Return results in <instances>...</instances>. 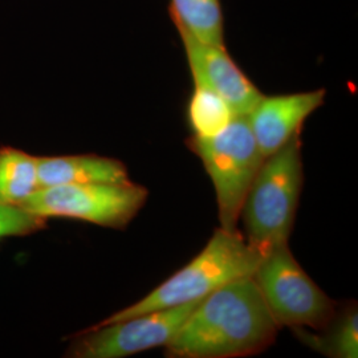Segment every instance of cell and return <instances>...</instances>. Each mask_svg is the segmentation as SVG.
Instances as JSON below:
<instances>
[{
	"label": "cell",
	"mask_w": 358,
	"mask_h": 358,
	"mask_svg": "<svg viewBox=\"0 0 358 358\" xmlns=\"http://www.w3.org/2000/svg\"><path fill=\"white\" fill-rule=\"evenodd\" d=\"M325 93V90H317L260 99L247 120L266 158L300 134L304 121L324 103Z\"/></svg>",
	"instance_id": "cell-9"
},
{
	"label": "cell",
	"mask_w": 358,
	"mask_h": 358,
	"mask_svg": "<svg viewBox=\"0 0 358 358\" xmlns=\"http://www.w3.org/2000/svg\"><path fill=\"white\" fill-rule=\"evenodd\" d=\"M192 69V81L202 83L230 105L235 115H247L263 94L234 63L226 47L202 43L177 28Z\"/></svg>",
	"instance_id": "cell-8"
},
{
	"label": "cell",
	"mask_w": 358,
	"mask_h": 358,
	"mask_svg": "<svg viewBox=\"0 0 358 358\" xmlns=\"http://www.w3.org/2000/svg\"><path fill=\"white\" fill-rule=\"evenodd\" d=\"M170 13L176 27L192 38L224 47L220 0H171Z\"/></svg>",
	"instance_id": "cell-12"
},
{
	"label": "cell",
	"mask_w": 358,
	"mask_h": 358,
	"mask_svg": "<svg viewBox=\"0 0 358 358\" xmlns=\"http://www.w3.org/2000/svg\"><path fill=\"white\" fill-rule=\"evenodd\" d=\"M201 300L134 316L127 320L90 327L72 336L65 357L122 358L166 346Z\"/></svg>",
	"instance_id": "cell-7"
},
{
	"label": "cell",
	"mask_w": 358,
	"mask_h": 358,
	"mask_svg": "<svg viewBox=\"0 0 358 358\" xmlns=\"http://www.w3.org/2000/svg\"><path fill=\"white\" fill-rule=\"evenodd\" d=\"M301 187V142L297 134L264 159L248 190L241 211L247 243L263 255L288 244Z\"/></svg>",
	"instance_id": "cell-3"
},
{
	"label": "cell",
	"mask_w": 358,
	"mask_h": 358,
	"mask_svg": "<svg viewBox=\"0 0 358 358\" xmlns=\"http://www.w3.org/2000/svg\"><path fill=\"white\" fill-rule=\"evenodd\" d=\"M187 143L213 180L220 229L236 232L244 199L266 159L247 115H235L215 136H192Z\"/></svg>",
	"instance_id": "cell-4"
},
{
	"label": "cell",
	"mask_w": 358,
	"mask_h": 358,
	"mask_svg": "<svg viewBox=\"0 0 358 358\" xmlns=\"http://www.w3.org/2000/svg\"><path fill=\"white\" fill-rule=\"evenodd\" d=\"M263 256L247 243L239 231L229 232L219 227L201 254L187 266L179 269L140 301L115 312L93 327L202 300L227 282L254 276Z\"/></svg>",
	"instance_id": "cell-2"
},
{
	"label": "cell",
	"mask_w": 358,
	"mask_h": 358,
	"mask_svg": "<svg viewBox=\"0 0 358 358\" xmlns=\"http://www.w3.org/2000/svg\"><path fill=\"white\" fill-rule=\"evenodd\" d=\"M38 174L40 187L130 180L128 169L121 161L96 154L38 157Z\"/></svg>",
	"instance_id": "cell-10"
},
{
	"label": "cell",
	"mask_w": 358,
	"mask_h": 358,
	"mask_svg": "<svg viewBox=\"0 0 358 358\" xmlns=\"http://www.w3.org/2000/svg\"><path fill=\"white\" fill-rule=\"evenodd\" d=\"M48 219L27 210L24 206L0 202V239L36 234L47 227Z\"/></svg>",
	"instance_id": "cell-15"
},
{
	"label": "cell",
	"mask_w": 358,
	"mask_h": 358,
	"mask_svg": "<svg viewBox=\"0 0 358 358\" xmlns=\"http://www.w3.org/2000/svg\"><path fill=\"white\" fill-rule=\"evenodd\" d=\"M294 329L304 344L322 355L334 358H357L358 316L356 309L346 312L333 327L332 332L327 336L310 334L301 328Z\"/></svg>",
	"instance_id": "cell-14"
},
{
	"label": "cell",
	"mask_w": 358,
	"mask_h": 358,
	"mask_svg": "<svg viewBox=\"0 0 358 358\" xmlns=\"http://www.w3.org/2000/svg\"><path fill=\"white\" fill-rule=\"evenodd\" d=\"M149 192L127 183H80L40 187L26 203L40 217H66L121 230L140 213Z\"/></svg>",
	"instance_id": "cell-6"
},
{
	"label": "cell",
	"mask_w": 358,
	"mask_h": 358,
	"mask_svg": "<svg viewBox=\"0 0 358 358\" xmlns=\"http://www.w3.org/2000/svg\"><path fill=\"white\" fill-rule=\"evenodd\" d=\"M38 189V157L13 146H1L0 202L23 206Z\"/></svg>",
	"instance_id": "cell-11"
},
{
	"label": "cell",
	"mask_w": 358,
	"mask_h": 358,
	"mask_svg": "<svg viewBox=\"0 0 358 358\" xmlns=\"http://www.w3.org/2000/svg\"><path fill=\"white\" fill-rule=\"evenodd\" d=\"M279 329L254 276H247L203 297L167 344L166 356L247 357L266 350Z\"/></svg>",
	"instance_id": "cell-1"
},
{
	"label": "cell",
	"mask_w": 358,
	"mask_h": 358,
	"mask_svg": "<svg viewBox=\"0 0 358 358\" xmlns=\"http://www.w3.org/2000/svg\"><path fill=\"white\" fill-rule=\"evenodd\" d=\"M187 115L192 133L196 137L215 136L235 117L230 105L217 93L196 81H194V92Z\"/></svg>",
	"instance_id": "cell-13"
},
{
	"label": "cell",
	"mask_w": 358,
	"mask_h": 358,
	"mask_svg": "<svg viewBox=\"0 0 358 358\" xmlns=\"http://www.w3.org/2000/svg\"><path fill=\"white\" fill-rule=\"evenodd\" d=\"M254 279L280 327L325 329L332 322L334 303L300 267L288 244L263 256Z\"/></svg>",
	"instance_id": "cell-5"
}]
</instances>
